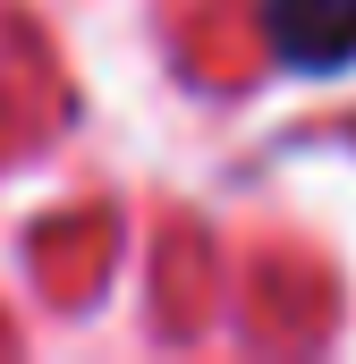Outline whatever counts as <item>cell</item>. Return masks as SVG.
<instances>
[{
    "label": "cell",
    "instance_id": "1",
    "mask_svg": "<svg viewBox=\"0 0 356 364\" xmlns=\"http://www.w3.org/2000/svg\"><path fill=\"white\" fill-rule=\"evenodd\" d=\"M271 51L305 77H331L356 60V0H263Z\"/></svg>",
    "mask_w": 356,
    "mask_h": 364
}]
</instances>
